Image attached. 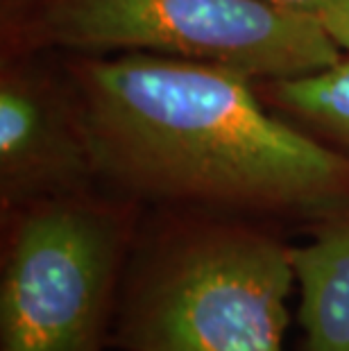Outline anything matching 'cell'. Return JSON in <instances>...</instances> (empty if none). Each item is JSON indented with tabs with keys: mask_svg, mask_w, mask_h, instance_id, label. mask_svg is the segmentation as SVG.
Listing matches in <instances>:
<instances>
[{
	"mask_svg": "<svg viewBox=\"0 0 349 351\" xmlns=\"http://www.w3.org/2000/svg\"><path fill=\"white\" fill-rule=\"evenodd\" d=\"M75 111L93 177L139 204L309 227L349 208V154L270 116L236 71L88 57Z\"/></svg>",
	"mask_w": 349,
	"mask_h": 351,
	"instance_id": "6da1fadb",
	"label": "cell"
},
{
	"mask_svg": "<svg viewBox=\"0 0 349 351\" xmlns=\"http://www.w3.org/2000/svg\"><path fill=\"white\" fill-rule=\"evenodd\" d=\"M295 286L272 222L157 208L125 265L111 349L284 351Z\"/></svg>",
	"mask_w": 349,
	"mask_h": 351,
	"instance_id": "7a4b0ae2",
	"label": "cell"
},
{
	"mask_svg": "<svg viewBox=\"0 0 349 351\" xmlns=\"http://www.w3.org/2000/svg\"><path fill=\"white\" fill-rule=\"evenodd\" d=\"M3 218L0 351H109L139 202L80 191Z\"/></svg>",
	"mask_w": 349,
	"mask_h": 351,
	"instance_id": "3957f363",
	"label": "cell"
},
{
	"mask_svg": "<svg viewBox=\"0 0 349 351\" xmlns=\"http://www.w3.org/2000/svg\"><path fill=\"white\" fill-rule=\"evenodd\" d=\"M36 25L86 57L145 52L250 80H293L343 59L324 27L265 0H48Z\"/></svg>",
	"mask_w": 349,
	"mask_h": 351,
	"instance_id": "277c9868",
	"label": "cell"
},
{
	"mask_svg": "<svg viewBox=\"0 0 349 351\" xmlns=\"http://www.w3.org/2000/svg\"><path fill=\"white\" fill-rule=\"evenodd\" d=\"M93 177L77 111L69 121L53 93L27 73L0 84V197L3 213L43 197L88 191Z\"/></svg>",
	"mask_w": 349,
	"mask_h": 351,
	"instance_id": "5b68a950",
	"label": "cell"
},
{
	"mask_svg": "<svg viewBox=\"0 0 349 351\" xmlns=\"http://www.w3.org/2000/svg\"><path fill=\"white\" fill-rule=\"evenodd\" d=\"M309 231L311 241L293 247L302 328L297 351H349V208Z\"/></svg>",
	"mask_w": 349,
	"mask_h": 351,
	"instance_id": "8992f818",
	"label": "cell"
},
{
	"mask_svg": "<svg viewBox=\"0 0 349 351\" xmlns=\"http://www.w3.org/2000/svg\"><path fill=\"white\" fill-rule=\"evenodd\" d=\"M277 102L349 152V59L311 75L272 82ZM345 152V154H347Z\"/></svg>",
	"mask_w": 349,
	"mask_h": 351,
	"instance_id": "52a82bcc",
	"label": "cell"
},
{
	"mask_svg": "<svg viewBox=\"0 0 349 351\" xmlns=\"http://www.w3.org/2000/svg\"><path fill=\"white\" fill-rule=\"evenodd\" d=\"M265 3L313 21L331 34L340 48L349 52V0H265Z\"/></svg>",
	"mask_w": 349,
	"mask_h": 351,
	"instance_id": "ba28073f",
	"label": "cell"
}]
</instances>
